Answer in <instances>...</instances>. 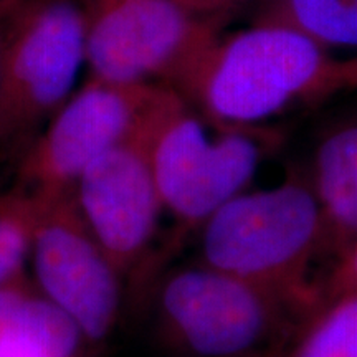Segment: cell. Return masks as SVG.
<instances>
[{
  "label": "cell",
  "mask_w": 357,
  "mask_h": 357,
  "mask_svg": "<svg viewBox=\"0 0 357 357\" xmlns=\"http://www.w3.org/2000/svg\"><path fill=\"white\" fill-rule=\"evenodd\" d=\"M172 89L212 126L258 128L294 106L357 89V55L337 56L291 25L258 20L222 33Z\"/></svg>",
  "instance_id": "cell-1"
},
{
  "label": "cell",
  "mask_w": 357,
  "mask_h": 357,
  "mask_svg": "<svg viewBox=\"0 0 357 357\" xmlns=\"http://www.w3.org/2000/svg\"><path fill=\"white\" fill-rule=\"evenodd\" d=\"M200 263L275 293L310 316L323 294L310 281L326 250L324 218L311 182L289 176L265 190L240 192L199 229Z\"/></svg>",
  "instance_id": "cell-2"
},
{
  "label": "cell",
  "mask_w": 357,
  "mask_h": 357,
  "mask_svg": "<svg viewBox=\"0 0 357 357\" xmlns=\"http://www.w3.org/2000/svg\"><path fill=\"white\" fill-rule=\"evenodd\" d=\"M147 154L176 235L169 250L247 189L276 134L266 128H215L176 89L160 86L144 126Z\"/></svg>",
  "instance_id": "cell-3"
},
{
  "label": "cell",
  "mask_w": 357,
  "mask_h": 357,
  "mask_svg": "<svg viewBox=\"0 0 357 357\" xmlns=\"http://www.w3.org/2000/svg\"><path fill=\"white\" fill-rule=\"evenodd\" d=\"M83 65L86 37L78 0L8 2L0 53V149H26L73 95Z\"/></svg>",
  "instance_id": "cell-4"
},
{
  "label": "cell",
  "mask_w": 357,
  "mask_h": 357,
  "mask_svg": "<svg viewBox=\"0 0 357 357\" xmlns=\"http://www.w3.org/2000/svg\"><path fill=\"white\" fill-rule=\"evenodd\" d=\"M158 314L171 344L190 357L283 352L294 321L307 319L275 293L200 261L164 278Z\"/></svg>",
  "instance_id": "cell-5"
},
{
  "label": "cell",
  "mask_w": 357,
  "mask_h": 357,
  "mask_svg": "<svg viewBox=\"0 0 357 357\" xmlns=\"http://www.w3.org/2000/svg\"><path fill=\"white\" fill-rule=\"evenodd\" d=\"M89 78L174 86L227 17L195 15L174 0H78Z\"/></svg>",
  "instance_id": "cell-6"
},
{
  "label": "cell",
  "mask_w": 357,
  "mask_h": 357,
  "mask_svg": "<svg viewBox=\"0 0 357 357\" xmlns=\"http://www.w3.org/2000/svg\"><path fill=\"white\" fill-rule=\"evenodd\" d=\"M30 192L33 283L77 324L84 341H102L118 323L123 275L88 229L73 190Z\"/></svg>",
  "instance_id": "cell-7"
},
{
  "label": "cell",
  "mask_w": 357,
  "mask_h": 357,
  "mask_svg": "<svg viewBox=\"0 0 357 357\" xmlns=\"http://www.w3.org/2000/svg\"><path fill=\"white\" fill-rule=\"evenodd\" d=\"M160 86L88 78L22 153V189L73 190L96 159L139 131Z\"/></svg>",
  "instance_id": "cell-8"
},
{
  "label": "cell",
  "mask_w": 357,
  "mask_h": 357,
  "mask_svg": "<svg viewBox=\"0 0 357 357\" xmlns=\"http://www.w3.org/2000/svg\"><path fill=\"white\" fill-rule=\"evenodd\" d=\"M144 126L96 159L73 187L88 229L123 276L144 263L164 212Z\"/></svg>",
  "instance_id": "cell-9"
},
{
  "label": "cell",
  "mask_w": 357,
  "mask_h": 357,
  "mask_svg": "<svg viewBox=\"0 0 357 357\" xmlns=\"http://www.w3.org/2000/svg\"><path fill=\"white\" fill-rule=\"evenodd\" d=\"M84 337L25 273L0 284V357H78Z\"/></svg>",
  "instance_id": "cell-10"
},
{
  "label": "cell",
  "mask_w": 357,
  "mask_h": 357,
  "mask_svg": "<svg viewBox=\"0 0 357 357\" xmlns=\"http://www.w3.org/2000/svg\"><path fill=\"white\" fill-rule=\"evenodd\" d=\"M310 182L323 212L326 250L339 258L357 240V118L319 141Z\"/></svg>",
  "instance_id": "cell-11"
},
{
  "label": "cell",
  "mask_w": 357,
  "mask_h": 357,
  "mask_svg": "<svg viewBox=\"0 0 357 357\" xmlns=\"http://www.w3.org/2000/svg\"><path fill=\"white\" fill-rule=\"evenodd\" d=\"M258 20L291 25L333 52L357 53V0H271Z\"/></svg>",
  "instance_id": "cell-12"
},
{
  "label": "cell",
  "mask_w": 357,
  "mask_h": 357,
  "mask_svg": "<svg viewBox=\"0 0 357 357\" xmlns=\"http://www.w3.org/2000/svg\"><path fill=\"white\" fill-rule=\"evenodd\" d=\"M283 357H357V291L321 303Z\"/></svg>",
  "instance_id": "cell-13"
},
{
  "label": "cell",
  "mask_w": 357,
  "mask_h": 357,
  "mask_svg": "<svg viewBox=\"0 0 357 357\" xmlns=\"http://www.w3.org/2000/svg\"><path fill=\"white\" fill-rule=\"evenodd\" d=\"M33 213L30 190L19 187L0 194V284L25 273Z\"/></svg>",
  "instance_id": "cell-14"
},
{
  "label": "cell",
  "mask_w": 357,
  "mask_h": 357,
  "mask_svg": "<svg viewBox=\"0 0 357 357\" xmlns=\"http://www.w3.org/2000/svg\"><path fill=\"white\" fill-rule=\"evenodd\" d=\"M351 291H357V240L337 258L323 287V301Z\"/></svg>",
  "instance_id": "cell-15"
},
{
  "label": "cell",
  "mask_w": 357,
  "mask_h": 357,
  "mask_svg": "<svg viewBox=\"0 0 357 357\" xmlns=\"http://www.w3.org/2000/svg\"><path fill=\"white\" fill-rule=\"evenodd\" d=\"M174 2L200 17H227L231 10L245 6L250 0H174Z\"/></svg>",
  "instance_id": "cell-16"
},
{
  "label": "cell",
  "mask_w": 357,
  "mask_h": 357,
  "mask_svg": "<svg viewBox=\"0 0 357 357\" xmlns=\"http://www.w3.org/2000/svg\"><path fill=\"white\" fill-rule=\"evenodd\" d=\"M8 2H10V0H8ZM8 2L2 3V6H0V53H2V42H3V20H6V10H7Z\"/></svg>",
  "instance_id": "cell-17"
},
{
  "label": "cell",
  "mask_w": 357,
  "mask_h": 357,
  "mask_svg": "<svg viewBox=\"0 0 357 357\" xmlns=\"http://www.w3.org/2000/svg\"><path fill=\"white\" fill-rule=\"evenodd\" d=\"M284 352H276V354H268V356H261V357H283Z\"/></svg>",
  "instance_id": "cell-18"
},
{
  "label": "cell",
  "mask_w": 357,
  "mask_h": 357,
  "mask_svg": "<svg viewBox=\"0 0 357 357\" xmlns=\"http://www.w3.org/2000/svg\"><path fill=\"white\" fill-rule=\"evenodd\" d=\"M6 2H8V0H0V6H2V3H6Z\"/></svg>",
  "instance_id": "cell-19"
}]
</instances>
